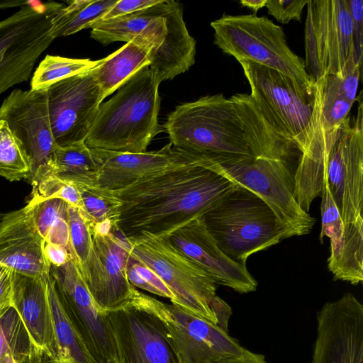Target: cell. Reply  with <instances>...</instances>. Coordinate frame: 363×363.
Segmentation results:
<instances>
[{"label": "cell", "instance_id": "d6a6232c", "mask_svg": "<svg viewBox=\"0 0 363 363\" xmlns=\"http://www.w3.org/2000/svg\"><path fill=\"white\" fill-rule=\"evenodd\" d=\"M74 184L79 189L82 200V208L79 211L89 224L112 222L118 225L121 201L113 191L90 184Z\"/></svg>", "mask_w": 363, "mask_h": 363}, {"label": "cell", "instance_id": "4316f807", "mask_svg": "<svg viewBox=\"0 0 363 363\" xmlns=\"http://www.w3.org/2000/svg\"><path fill=\"white\" fill-rule=\"evenodd\" d=\"M118 0H75L60 9L52 18L50 35L53 39L67 36L99 21Z\"/></svg>", "mask_w": 363, "mask_h": 363}, {"label": "cell", "instance_id": "5b68a950", "mask_svg": "<svg viewBox=\"0 0 363 363\" xmlns=\"http://www.w3.org/2000/svg\"><path fill=\"white\" fill-rule=\"evenodd\" d=\"M250 96L269 124L296 144L301 153L314 130L320 106L321 82L308 86L281 72L238 59Z\"/></svg>", "mask_w": 363, "mask_h": 363}, {"label": "cell", "instance_id": "83f0119b", "mask_svg": "<svg viewBox=\"0 0 363 363\" xmlns=\"http://www.w3.org/2000/svg\"><path fill=\"white\" fill-rule=\"evenodd\" d=\"M6 354L17 363H35L41 359L12 303L0 314V359Z\"/></svg>", "mask_w": 363, "mask_h": 363}, {"label": "cell", "instance_id": "2e32d148", "mask_svg": "<svg viewBox=\"0 0 363 363\" xmlns=\"http://www.w3.org/2000/svg\"><path fill=\"white\" fill-rule=\"evenodd\" d=\"M310 363H363V305L352 294L325 303L318 312Z\"/></svg>", "mask_w": 363, "mask_h": 363}, {"label": "cell", "instance_id": "8fae6325", "mask_svg": "<svg viewBox=\"0 0 363 363\" xmlns=\"http://www.w3.org/2000/svg\"><path fill=\"white\" fill-rule=\"evenodd\" d=\"M304 30L307 73L316 82L342 77L353 55L352 21L346 0H308Z\"/></svg>", "mask_w": 363, "mask_h": 363}, {"label": "cell", "instance_id": "e575fe53", "mask_svg": "<svg viewBox=\"0 0 363 363\" xmlns=\"http://www.w3.org/2000/svg\"><path fill=\"white\" fill-rule=\"evenodd\" d=\"M30 183L32 191L26 202L28 206L48 199H60L79 210L82 208V200L77 186L72 182L62 180L51 170L35 174Z\"/></svg>", "mask_w": 363, "mask_h": 363}, {"label": "cell", "instance_id": "f6af8a7d", "mask_svg": "<svg viewBox=\"0 0 363 363\" xmlns=\"http://www.w3.org/2000/svg\"><path fill=\"white\" fill-rule=\"evenodd\" d=\"M220 363H268L264 355L251 352L245 348L242 354L238 357L228 358Z\"/></svg>", "mask_w": 363, "mask_h": 363}, {"label": "cell", "instance_id": "1f68e13d", "mask_svg": "<svg viewBox=\"0 0 363 363\" xmlns=\"http://www.w3.org/2000/svg\"><path fill=\"white\" fill-rule=\"evenodd\" d=\"M99 62L100 60L72 59L47 55L33 74L30 89L48 90L62 79L94 68Z\"/></svg>", "mask_w": 363, "mask_h": 363}, {"label": "cell", "instance_id": "9a60e30c", "mask_svg": "<svg viewBox=\"0 0 363 363\" xmlns=\"http://www.w3.org/2000/svg\"><path fill=\"white\" fill-rule=\"evenodd\" d=\"M0 120L6 121L28 157L31 178L52 169L59 146L50 126L47 90L14 89L0 106Z\"/></svg>", "mask_w": 363, "mask_h": 363}, {"label": "cell", "instance_id": "e0dca14e", "mask_svg": "<svg viewBox=\"0 0 363 363\" xmlns=\"http://www.w3.org/2000/svg\"><path fill=\"white\" fill-rule=\"evenodd\" d=\"M118 363H182L160 322L131 305L106 313Z\"/></svg>", "mask_w": 363, "mask_h": 363}, {"label": "cell", "instance_id": "5bb4252c", "mask_svg": "<svg viewBox=\"0 0 363 363\" xmlns=\"http://www.w3.org/2000/svg\"><path fill=\"white\" fill-rule=\"evenodd\" d=\"M50 275L68 317L95 359L118 363L106 313L94 301L74 260L62 267L51 266Z\"/></svg>", "mask_w": 363, "mask_h": 363}, {"label": "cell", "instance_id": "3957f363", "mask_svg": "<svg viewBox=\"0 0 363 363\" xmlns=\"http://www.w3.org/2000/svg\"><path fill=\"white\" fill-rule=\"evenodd\" d=\"M164 128L175 150L205 161L252 157L235 104L223 94L176 106Z\"/></svg>", "mask_w": 363, "mask_h": 363}, {"label": "cell", "instance_id": "7402d4cb", "mask_svg": "<svg viewBox=\"0 0 363 363\" xmlns=\"http://www.w3.org/2000/svg\"><path fill=\"white\" fill-rule=\"evenodd\" d=\"M11 303L41 359L54 360L57 347L46 281L12 271Z\"/></svg>", "mask_w": 363, "mask_h": 363}, {"label": "cell", "instance_id": "ba28073f", "mask_svg": "<svg viewBox=\"0 0 363 363\" xmlns=\"http://www.w3.org/2000/svg\"><path fill=\"white\" fill-rule=\"evenodd\" d=\"M207 164L233 184L245 188L260 197L281 223L284 237L308 234L315 220L297 202L295 170L286 163L252 157L222 158Z\"/></svg>", "mask_w": 363, "mask_h": 363}, {"label": "cell", "instance_id": "d4e9b609", "mask_svg": "<svg viewBox=\"0 0 363 363\" xmlns=\"http://www.w3.org/2000/svg\"><path fill=\"white\" fill-rule=\"evenodd\" d=\"M60 9L5 49L0 61V94L28 79L37 59L54 40L50 33L51 21Z\"/></svg>", "mask_w": 363, "mask_h": 363}, {"label": "cell", "instance_id": "6da1fadb", "mask_svg": "<svg viewBox=\"0 0 363 363\" xmlns=\"http://www.w3.org/2000/svg\"><path fill=\"white\" fill-rule=\"evenodd\" d=\"M234 185L206 161L171 166L113 191L121 201L118 228L131 245L168 237Z\"/></svg>", "mask_w": 363, "mask_h": 363}, {"label": "cell", "instance_id": "cb8c5ba5", "mask_svg": "<svg viewBox=\"0 0 363 363\" xmlns=\"http://www.w3.org/2000/svg\"><path fill=\"white\" fill-rule=\"evenodd\" d=\"M165 38L141 32L92 69L104 99L113 93L130 77L145 66L162 47Z\"/></svg>", "mask_w": 363, "mask_h": 363}, {"label": "cell", "instance_id": "c3c4849f", "mask_svg": "<svg viewBox=\"0 0 363 363\" xmlns=\"http://www.w3.org/2000/svg\"><path fill=\"white\" fill-rule=\"evenodd\" d=\"M0 363H17L16 361L9 354H6L0 359Z\"/></svg>", "mask_w": 363, "mask_h": 363}, {"label": "cell", "instance_id": "8992f818", "mask_svg": "<svg viewBox=\"0 0 363 363\" xmlns=\"http://www.w3.org/2000/svg\"><path fill=\"white\" fill-rule=\"evenodd\" d=\"M130 256L160 276L174 294V305L228 331L232 310L216 295V283L167 237L131 245Z\"/></svg>", "mask_w": 363, "mask_h": 363}, {"label": "cell", "instance_id": "b9f144b4", "mask_svg": "<svg viewBox=\"0 0 363 363\" xmlns=\"http://www.w3.org/2000/svg\"><path fill=\"white\" fill-rule=\"evenodd\" d=\"M160 1V0H118L111 9L96 22L121 17L137 11L152 6Z\"/></svg>", "mask_w": 363, "mask_h": 363}, {"label": "cell", "instance_id": "ee69618b", "mask_svg": "<svg viewBox=\"0 0 363 363\" xmlns=\"http://www.w3.org/2000/svg\"><path fill=\"white\" fill-rule=\"evenodd\" d=\"M12 271L0 265V311L11 305Z\"/></svg>", "mask_w": 363, "mask_h": 363}, {"label": "cell", "instance_id": "d6986e66", "mask_svg": "<svg viewBox=\"0 0 363 363\" xmlns=\"http://www.w3.org/2000/svg\"><path fill=\"white\" fill-rule=\"evenodd\" d=\"M98 171L90 185L116 191L148 174L171 166L205 160L175 150L169 143L162 149L143 152H119L91 149Z\"/></svg>", "mask_w": 363, "mask_h": 363}, {"label": "cell", "instance_id": "8d00e7d4", "mask_svg": "<svg viewBox=\"0 0 363 363\" xmlns=\"http://www.w3.org/2000/svg\"><path fill=\"white\" fill-rule=\"evenodd\" d=\"M127 276L133 286L169 298L172 304L176 303L174 294L160 276L151 268L133 259L130 256L127 264Z\"/></svg>", "mask_w": 363, "mask_h": 363}, {"label": "cell", "instance_id": "bcb514c9", "mask_svg": "<svg viewBox=\"0 0 363 363\" xmlns=\"http://www.w3.org/2000/svg\"><path fill=\"white\" fill-rule=\"evenodd\" d=\"M267 2V0H241L240 1L242 6L250 9L254 14H256L260 9L265 7Z\"/></svg>", "mask_w": 363, "mask_h": 363}, {"label": "cell", "instance_id": "f35d334b", "mask_svg": "<svg viewBox=\"0 0 363 363\" xmlns=\"http://www.w3.org/2000/svg\"><path fill=\"white\" fill-rule=\"evenodd\" d=\"M321 81L320 119L327 128H334L342 123L348 116L353 103L323 89Z\"/></svg>", "mask_w": 363, "mask_h": 363}, {"label": "cell", "instance_id": "7c38bea8", "mask_svg": "<svg viewBox=\"0 0 363 363\" xmlns=\"http://www.w3.org/2000/svg\"><path fill=\"white\" fill-rule=\"evenodd\" d=\"M90 228L91 251L85 262L77 268L101 311L122 308L128 305L135 289L127 276L131 244L118 228L108 233Z\"/></svg>", "mask_w": 363, "mask_h": 363}, {"label": "cell", "instance_id": "ffe728a7", "mask_svg": "<svg viewBox=\"0 0 363 363\" xmlns=\"http://www.w3.org/2000/svg\"><path fill=\"white\" fill-rule=\"evenodd\" d=\"M44 246L45 240L27 206L4 215L0 220L1 266L46 281L51 266L45 257Z\"/></svg>", "mask_w": 363, "mask_h": 363}, {"label": "cell", "instance_id": "f546056e", "mask_svg": "<svg viewBox=\"0 0 363 363\" xmlns=\"http://www.w3.org/2000/svg\"><path fill=\"white\" fill-rule=\"evenodd\" d=\"M26 206L30 208L34 224L45 242L61 245L69 252V204L62 199H52Z\"/></svg>", "mask_w": 363, "mask_h": 363}, {"label": "cell", "instance_id": "44dd1931", "mask_svg": "<svg viewBox=\"0 0 363 363\" xmlns=\"http://www.w3.org/2000/svg\"><path fill=\"white\" fill-rule=\"evenodd\" d=\"M320 241L328 237L330 272L335 280L357 285L363 281V220L345 225L325 177L321 192Z\"/></svg>", "mask_w": 363, "mask_h": 363}, {"label": "cell", "instance_id": "9c48e42d", "mask_svg": "<svg viewBox=\"0 0 363 363\" xmlns=\"http://www.w3.org/2000/svg\"><path fill=\"white\" fill-rule=\"evenodd\" d=\"M128 305L155 316L182 363H220L245 350L218 325L135 289Z\"/></svg>", "mask_w": 363, "mask_h": 363}, {"label": "cell", "instance_id": "52a82bcc", "mask_svg": "<svg viewBox=\"0 0 363 363\" xmlns=\"http://www.w3.org/2000/svg\"><path fill=\"white\" fill-rule=\"evenodd\" d=\"M214 44L223 52L266 66L313 86L304 60L289 48L280 26L256 14L228 15L213 21Z\"/></svg>", "mask_w": 363, "mask_h": 363}, {"label": "cell", "instance_id": "ab89813d", "mask_svg": "<svg viewBox=\"0 0 363 363\" xmlns=\"http://www.w3.org/2000/svg\"><path fill=\"white\" fill-rule=\"evenodd\" d=\"M308 0H267V12L277 21L287 24L291 21H300L303 8Z\"/></svg>", "mask_w": 363, "mask_h": 363}, {"label": "cell", "instance_id": "4fadbf2b", "mask_svg": "<svg viewBox=\"0 0 363 363\" xmlns=\"http://www.w3.org/2000/svg\"><path fill=\"white\" fill-rule=\"evenodd\" d=\"M52 132L57 145L84 142L104 99L92 69L62 79L47 90Z\"/></svg>", "mask_w": 363, "mask_h": 363}, {"label": "cell", "instance_id": "74e56055", "mask_svg": "<svg viewBox=\"0 0 363 363\" xmlns=\"http://www.w3.org/2000/svg\"><path fill=\"white\" fill-rule=\"evenodd\" d=\"M361 67L357 65L352 55L345 67L342 77L329 75L322 79L325 92L342 97L352 103L357 99V91L360 79Z\"/></svg>", "mask_w": 363, "mask_h": 363}, {"label": "cell", "instance_id": "f1b7e54d", "mask_svg": "<svg viewBox=\"0 0 363 363\" xmlns=\"http://www.w3.org/2000/svg\"><path fill=\"white\" fill-rule=\"evenodd\" d=\"M51 171L65 182L90 184L98 166L91 149L84 142H80L58 147L54 153Z\"/></svg>", "mask_w": 363, "mask_h": 363}, {"label": "cell", "instance_id": "30bf717a", "mask_svg": "<svg viewBox=\"0 0 363 363\" xmlns=\"http://www.w3.org/2000/svg\"><path fill=\"white\" fill-rule=\"evenodd\" d=\"M358 96L356 116L334 128L323 125L329 145L325 177L345 225L363 220L362 91Z\"/></svg>", "mask_w": 363, "mask_h": 363}, {"label": "cell", "instance_id": "ac0fdd59", "mask_svg": "<svg viewBox=\"0 0 363 363\" xmlns=\"http://www.w3.org/2000/svg\"><path fill=\"white\" fill-rule=\"evenodd\" d=\"M167 238L216 284L240 294L257 289V282L247 271L246 264L233 261L220 250L201 218L191 220Z\"/></svg>", "mask_w": 363, "mask_h": 363}, {"label": "cell", "instance_id": "277c9868", "mask_svg": "<svg viewBox=\"0 0 363 363\" xmlns=\"http://www.w3.org/2000/svg\"><path fill=\"white\" fill-rule=\"evenodd\" d=\"M200 218L220 250L238 263L245 264L252 254L285 239L284 228L270 207L235 184Z\"/></svg>", "mask_w": 363, "mask_h": 363}, {"label": "cell", "instance_id": "484cf974", "mask_svg": "<svg viewBox=\"0 0 363 363\" xmlns=\"http://www.w3.org/2000/svg\"><path fill=\"white\" fill-rule=\"evenodd\" d=\"M52 314L57 354L52 361L41 363H99L88 350L82 337L68 317L57 292L53 278L46 280Z\"/></svg>", "mask_w": 363, "mask_h": 363}, {"label": "cell", "instance_id": "7dc6e473", "mask_svg": "<svg viewBox=\"0 0 363 363\" xmlns=\"http://www.w3.org/2000/svg\"><path fill=\"white\" fill-rule=\"evenodd\" d=\"M29 1H18V0H7L0 1V9L15 7V6H24L29 4Z\"/></svg>", "mask_w": 363, "mask_h": 363}, {"label": "cell", "instance_id": "603a6c76", "mask_svg": "<svg viewBox=\"0 0 363 363\" xmlns=\"http://www.w3.org/2000/svg\"><path fill=\"white\" fill-rule=\"evenodd\" d=\"M230 99L242 121L251 156L281 161L295 170L301 155L296 144L269 124L250 94H235Z\"/></svg>", "mask_w": 363, "mask_h": 363}, {"label": "cell", "instance_id": "7a4b0ae2", "mask_svg": "<svg viewBox=\"0 0 363 363\" xmlns=\"http://www.w3.org/2000/svg\"><path fill=\"white\" fill-rule=\"evenodd\" d=\"M160 84L150 66L130 77L113 96L100 104L86 145L119 152H145L160 131Z\"/></svg>", "mask_w": 363, "mask_h": 363}, {"label": "cell", "instance_id": "60d3db41", "mask_svg": "<svg viewBox=\"0 0 363 363\" xmlns=\"http://www.w3.org/2000/svg\"><path fill=\"white\" fill-rule=\"evenodd\" d=\"M352 21L354 60L362 67L363 56V1L346 0Z\"/></svg>", "mask_w": 363, "mask_h": 363}, {"label": "cell", "instance_id": "4dcf8cb0", "mask_svg": "<svg viewBox=\"0 0 363 363\" xmlns=\"http://www.w3.org/2000/svg\"><path fill=\"white\" fill-rule=\"evenodd\" d=\"M64 5L55 1L46 3L30 1L19 11L0 21V61L5 49L23 35L52 12Z\"/></svg>", "mask_w": 363, "mask_h": 363}, {"label": "cell", "instance_id": "7bdbcfd3", "mask_svg": "<svg viewBox=\"0 0 363 363\" xmlns=\"http://www.w3.org/2000/svg\"><path fill=\"white\" fill-rule=\"evenodd\" d=\"M44 251L50 266L62 267L72 259L69 250L61 245L45 242Z\"/></svg>", "mask_w": 363, "mask_h": 363}, {"label": "cell", "instance_id": "836d02e7", "mask_svg": "<svg viewBox=\"0 0 363 363\" xmlns=\"http://www.w3.org/2000/svg\"><path fill=\"white\" fill-rule=\"evenodd\" d=\"M32 175L30 161L9 129L0 120V176L10 182L28 179Z\"/></svg>", "mask_w": 363, "mask_h": 363}, {"label": "cell", "instance_id": "d590c367", "mask_svg": "<svg viewBox=\"0 0 363 363\" xmlns=\"http://www.w3.org/2000/svg\"><path fill=\"white\" fill-rule=\"evenodd\" d=\"M69 252L79 268L86 260L91 248L89 223L79 208L69 205Z\"/></svg>", "mask_w": 363, "mask_h": 363}]
</instances>
